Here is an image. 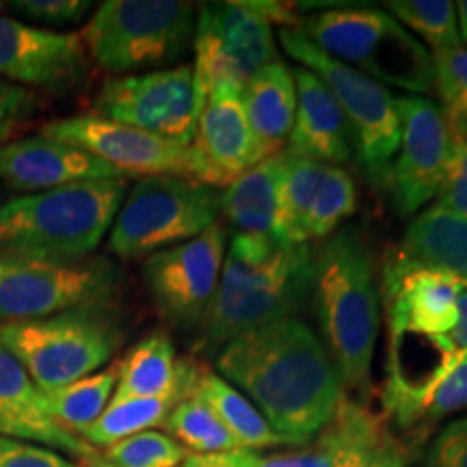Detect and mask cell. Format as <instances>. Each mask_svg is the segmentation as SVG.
Here are the masks:
<instances>
[{"label":"cell","instance_id":"6da1fadb","mask_svg":"<svg viewBox=\"0 0 467 467\" xmlns=\"http://www.w3.org/2000/svg\"><path fill=\"white\" fill-rule=\"evenodd\" d=\"M217 370L295 448L307 446L344 399L342 379L325 342L296 317L234 337L219 348Z\"/></svg>","mask_w":467,"mask_h":467},{"label":"cell","instance_id":"7a4b0ae2","mask_svg":"<svg viewBox=\"0 0 467 467\" xmlns=\"http://www.w3.org/2000/svg\"><path fill=\"white\" fill-rule=\"evenodd\" d=\"M307 244L282 247L271 234H234L213 301L200 320V348L217 350L244 331L295 317L312 290Z\"/></svg>","mask_w":467,"mask_h":467},{"label":"cell","instance_id":"3957f363","mask_svg":"<svg viewBox=\"0 0 467 467\" xmlns=\"http://www.w3.org/2000/svg\"><path fill=\"white\" fill-rule=\"evenodd\" d=\"M312 292L325 347L344 389L364 392L370 385L381 325L375 260L364 236L342 230L318 251L314 258Z\"/></svg>","mask_w":467,"mask_h":467},{"label":"cell","instance_id":"277c9868","mask_svg":"<svg viewBox=\"0 0 467 467\" xmlns=\"http://www.w3.org/2000/svg\"><path fill=\"white\" fill-rule=\"evenodd\" d=\"M126 197V178L93 180L0 203V254L74 265L100 247Z\"/></svg>","mask_w":467,"mask_h":467},{"label":"cell","instance_id":"5b68a950","mask_svg":"<svg viewBox=\"0 0 467 467\" xmlns=\"http://www.w3.org/2000/svg\"><path fill=\"white\" fill-rule=\"evenodd\" d=\"M124 323L109 306L74 307L46 318L0 325V344L44 394L107 366L124 342Z\"/></svg>","mask_w":467,"mask_h":467},{"label":"cell","instance_id":"8992f818","mask_svg":"<svg viewBox=\"0 0 467 467\" xmlns=\"http://www.w3.org/2000/svg\"><path fill=\"white\" fill-rule=\"evenodd\" d=\"M273 26L299 28L295 5L249 0L206 3L197 9L192 76L202 109L213 89L232 87L243 91L251 76L279 61Z\"/></svg>","mask_w":467,"mask_h":467},{"label":"cell","instance_id":"52a82bcc","mask_svg":"<svg viewBox=\"0 0 467 467\" xmlns=\"http://www.w3.org/2000/svg\"><path fill=\"white\" fill-rule=\"evenodd\" d=\"M197 7L182 0H107L80 31L87 55L113 76L165 69L192 46Z\"/></svg>","mask_w":467,"mask_h":467},{"label":"cell","instance_id":"ba28073f","mask_svg":"<svg viewBox=\"0 0 467 467\" xmlns=\"http://www.w3.org/2000/svg\"><path fill=\"white\" fill-rule=\"evenodd\" d=\"M299 31L325 55L411 93L433 89V58L422 44L381 9H327Z\"/></svg>","mask_w":467,"mask_h":467},{"label":"cell","instance_id":"9c48e42d","mask_svg":"<svg viewBox=\"0 0 467 467\" xmlns=\"http://www.w3.org/2000/svg\"><path fill=\"white\" fill-rule=\"evenodd\" d=\"M219 221V191L178 175L139 178L109 232V249L141 260L191 241Z\"/></svg>","mask_w":467,"mask_h":467},{"label":"cell","instance_id":"30bf717a","mask_svg":"<svg viewBox=\"0 0 467 467\" xmlns=\"http://www.w3.org/2000/svg\"><path fill=\"white\" fill-rule=\"evenodd\" d=\"M284 50L329 87L347 117L353 150L372 184H383L400 139L396 98L375 78L318 50L299 28H279Z\"/></svg>","mask_w":467,"mask_h":467},{"label":"cell","instance_id":"8fae6325","mask_svg":"<svg viewBox=\"0 0 467 467\" xmlns=\"http://www.w3.org/2000/svg\"><path fill=\"white\" fill-rule=\"evenodd\" d=\"M117 285V273L104 260L52 265L0 254V325L109 306Z\"/></svg>","mask_w":467,"mask_h":467},{"label":"cell","instance_id":"7c38bea8","mask_svg":"<svg viewBox=\"0 0 467 467\" xmlns=\"http://www.w3.org/2000/svg\"><path fill=\"white\" fill-rule=\"evenodd\" d=\"M200 113L195 76L192 66L186 63L109 78L93 100L91 115L191 145Z\"/></svg>","mask_w":467,"mask_h":467},{"label":"cell","instance_id":"4fadbf2b","mask_svg":"<svg viewBox=\"0 0 467 467\" xmlns=\"http://www.w3.org/2000/svg\"><path fill=\"white\" fill-rule=\"evenodd\" d=\"M225 244V227L217 221L197 238L145 258V288L165 323L178 329L200 325L217 290Z\"/></svg>","mask_w":467,"mask_h":467},{"label":"cell","instance_id":"5bb4252c","mask_svg":"<svg viewBox=\"0 0 467 467\" xmlns=\"http://www.w3.org/2000/svg\"><path fill=\"white\" fill-rule=\"evenodd\" d=\"M400 139L383 186L400 217L418 213L440 192L451 161V130L441 107L424 96L396 98Z\"/></svg>","mask_w":467,"mask_h":467},{"label":"cell","instance_id":"9a60e30c","mask_svg":"<svg viewBox=\"0 0 467 467\" xmlns=\"http://www.w3.org/2000/svg\"><path fill=\"white\" fill-rule=\"evenodd\" d=\"M42 137L72 145L128 175H178L191 180V145L169 141L98 115H76L42 126Z\"/></svg>","mask_w":467,"mask_h":467},{"label":"cell","instance_id":"2e32d148","mask_svg":"<svg viewBox=\"0 0 467 467\" xmlns=\"http://www.w3.org/2000/svg\"><path fill=\"white\" fill-rule=\"evenodd\" d=\"M80 31H52L0 16V78L28 91L63 93L89 72Z\"/></svg>","mask_w":467,"mask_h":467},{"label":"cell","instance_id":"e0dca14e","mask_svg":"<svg viewBox=\"0 0 467 467\" xmlns=\"http://www.w3.org/2000/svg\"><path fill=\"white\" fill-rule=\"evenodd\" d=\"M383 420L344 396L331 422L307 446L290 452H260L236 448L227 452L189 454L180 467H350Z\"/></svg>","mask_w":467,"mask_h":467},{"label":"cell","instance_id":"ac0fdd59","mask_svg":"<svg viewBox=\"0 0 467 467\" xmlns=\"http://www.w3.org/2000/svg\"><path fill=\"white\" fill-rule=\"evenodd\" d=\"M260 162L251 137L241 91L217 87L210 91L191 143V180L225 189Z\"/></svg>","mask_w":467,"mask_h":467},{"label":"cell","instance_id":"d6986e66","mask_svg":"<svg viewBox=\"0 0 467 467\" xmlns=\"http://www.w3.org/2000/svg\"><path fill=\"white\" fill-rule=\"evenodd\" d=\"M389 336H446L457 325L461 279L431 268L388 265L383 271Z\"/></svg>","mask_w":467,"mask_h":467},{"label":"cell","instance_id":"ffe728a7","mask_svg":"<svg viewBox=\"0 0 467 467\" xmlns=\"http://www.w3.org/2000/svg\"><path fill=\"white\" fill-rule=\"evenodd\" d=\"M121 178L126 175L96 156L42 134L0 145V182L28 195L93 180Z\"/></svg>","mask_w":467,"mask_h":467},{"label":"cell","instance_id":"44dd1931","mask_svg":"<svg viewBox=\"0 0 467 467\" xmlns=\"http://www.w3.org/2000/svg\"><path fill=\"white\" fill-rule=\"evenodd\" d=\"M0 437L42 443L50 451L87 461L96 451L55 422L46 405V394L28 377L25 366L0 344Z\"/></svg>","mask_w":467,"mask_h":467},{"label":"cell","instance_id":"7402d4cb","mask_svg":"<svg viewBox=\"0 0 467 467\" xmlns=\"http://www.w3.org/2000/svg\"><path fill=\"white\" fill-rule=\"evenodd\" d=\"M296 113L285 151L323 165L340 167L353 156V137L347 117L323 80L306 67L292 69Z\"/></svg>","mask_w":467,"mask_h":467},{"label":"cell","instance_id":"603a6c76","mask_svg":"<svg viewBox=\"0 0 467 467\" xmlns=\"http://www.w3.org/2000/svg\"><path fill=\"white\" fill-rule=\"evenodd\" d=\"M202 366L180 359L165 331H154L128 350L119 361L113 400L159 399L175 392L192 394Z\"/></svg>","mask_w":467,"mask_h":467},{"label":"cell","instance_id":"cb8c5ba5","mask_svg":"<svg viewBox=\"0 0 467 467\" xmlns=\"http://www.w3.org/2000/svg\"><path fill=\"white\" fill-rule=\"evenodd\" d=\"M241 100L260 161L282 154L296 113L295 74L288 63L273 61L243 87Z\"/></svg>","mask_w":467,"mask_h":467},{"label":"cell","instance_id":"d4e9b609","mask_svg":"<svg viewBox=\"0 0 467 467\" xmlns=\"http://www.w3.org/2000/svg\"><path fill=\"white\" fill-rule=\"evenodd\" d=\"M394 265L431 268L467 284V219L431 206L407 225Z\"/></svg>","mask_w":467,"mask_h":467},{"label":"cell","instance_id":"484cf974","mask_svg":"<svg viewBox=\"0 0 467 467\" xmlns=\"http://www.w3.org/2000/svg\"><path fill=\"white\" fill-rule=\"evenodd\" d=\"M284 171V151L255 162L219 192V214L236 234H271L275 221L277 186Z\"/></svg>","mask_w":467,"mask_h":467},{"label":"cell","instance_id":"4316f807","mask_svg":"<svg viewBox=\"0 0 467 467\" xmlns=\"http://www.w3.org/2000/svg\"><path fill=\"white\" fill-rule=\"evenodd\" d=\"M192 394L213 409L219 422L225 426L227 433L236 440L241 448L262 452L266 448L292 446L285 437L273 431V426L266 422V418L262 416L247 396L238 392L223 377L214 375L206 368H202Z\"/></svg>","mask_w":467,"mask_h":467},{"label":"cell","instance_id":"83f0119b","mask_svg":"<svg viewBox=\"0 0 467 467\" xmlns=\"http://www.w3.org/2000/svg\"><path fill=\"white\" fill-rule=\"evenodd\" d=\"M323 162L284 150V171L277 186L273 238L284 247L307 244V219L325 173Z\"/></svg>","mask_w":467,"mask_h":467},{"label":"cell","instance_id":"f1b7e54d","mask_svg":"<svg viewBox=\"0 0 467 467\" xmlns=\"http://www.w3.org/2000/svg\"><path fill=\"white\" fill-rule=\"evenodd\" d=\"M117 377H119V361L100 372L78 379L66 388L48 392L46 405H48L50 416L69 433H78L80 437L113 400Z\"/></svg>","mask_w":467,"mask_h":467},{"label":"cell","instance_id":"f546056e","mask_svg":"<svg viewBox=\"0 0 467 467\" xmlns=\"http://www.w3.org/2000/svg\"><path fill=\"white\" fill-rule=\"evenodd\" d=\"M186 396L191 394L175 392L159 396V399L110 400L102 416L80 435V440L96 451V448L113 446V443L143 433V431H151V426L165 422L171 409Z\"/></svg>","mask_w":467,"mask_h":467},{"label":"cell","instance_id":"4dcf8cb0","mask_svg":"<svg viewBox=\"0 0 467 467\" xmlns=\"http://www.w3.org/2000/svg\"><path fill=\"white\" fill-rule=\"evenodd\" d=\"M461 409H467V353L461 355L452 370L440 379L433 388L405 405L392 409L388 416L399 429L422 435L435 422L452 416Z\"/></svg>","mask_w":467,"mask_h":467},{"label":"cell","instance_id":"1f68e13d","mask_svg":"<svg viewBox=\"0 0 467 467\" xmlns=\"http://www.w3.org/2000/svg\"><path fill=\"white\" fill-rule=\"evenodd\" d=\"M162 426H165L167 435L191 454L227 452L241 448L236 440L227 433L225 426L219 422L213 409L202 399H197L195 394L180 400Z\"/></svg>","mask_w":467,"mask_h":467},{"label":"cell","instance_id":"d6a6232c","mask_svg":"<svg viewBox=\"0 0 467 467\" xmlns=\"http://www.w3.org/2000/svg\"><path fill=\"white\" fill-rule=\"evenodd\" d=\"M385 7L400 26L420 35L433 52L463 46L457 3H451V0H392Z\"/></svg>","mask_w":467,"mask_h":467},{"label":"cell","instance_id":"836d02e7","mask_svg":"<svg viewBox=\"0 0 467 467\" xmlns=\"http://www.w3.org/2000/svg\"><path fill=\"white\" fill-rule=\"evenodd\" d=\"M358 210V186L347 169L327 165L317 197L307 219V241L325 238L340 227L342 221L353 217Z\"/></svg>","mask_w":467,"mask_h":467},{"label":"cell","instance_id":"e575fe53","mask_svg":"<svg viewBox=\"0 0 467 467\" xmlns=\"http://www.w3.org/2000/svg\"><path fill=\"white\" fill-rule=\"evenodd\" d=\"M189 451L161 431H143L104 448L100 457L113 467H180Z\"/></svg>","mask_w":467,"mask_h":467},{"label":"cell","instance_id":"d590c367","mask_svg":"<svg viewBox=\"0 0 467 467\" xmlns=\"http://www.w3.org/2000/svg\"><path fill=\"white\" fill-rule=\"evenodd\" d=\"M433 87L448 124H467V46L431 52Z\"/></svg>","mask_w":467,"mask_h":467},{"label":"cell","instance_id":"8d00e7d4","mask_svg":"<svg viewBox=\"0 0 467 467\" xmlns=\"http://www.w3.org/2000/svg\"><path fill=\"white\" fill-rule=\"evenodd\" d=\"M451 161L433 206L467 219V124H448Z\"/></svg>","mask_w":467,"mask_h":467},{"label":"cell","instance_id":"74e56055","mask_svg":"<svg viewBox=\"0 0 467 467\" xmlns=\"http://www.w3.org/2000/svg\"><path fill=\"white\" fill-rule=\"evenodd\" d=\"M16 16L46 26L76 25L89 14L91 5L85 0H17L11 3Z\"/></svg>","mask_w":467,"mask_h":467},{"label":"cell","instance_id":"f35d334b","mask_svg":"<svg viewBox=\"0 0 467 467\" xmlns=\"http://www.w3.org/2000/svg\"><path fill=\"white\" fill-rule=\"evenodd\" d=\"M37 93L5 83L0 78V145L9 143L17 128H22L37 115Z\"/></svg>","mask_w":467,"mask_h":467},{"label":"cell","instance_id":"ab89813d","mask_svg":"<svg viewBox=\"0 0 467 467\" xmlns=\"http://www.w3.org/2000/svg\"><path fill=\"white\" fill-rule=\"evenodd\" d=\"M411 465V451L400 437L389 431L388 424L364 443L350 467H409Z\"/></svg>","mask_w":467,"mask_h":467},{"label":"cell","instance_id":"60d3db41","mask_svg":"<svg viewBox=\"0 0 467 467\" xmlns=\"http://www.w3.org/2000/svg\"><path fill=\"white\" fill-rule=\"evenodd\" d=\"M426 467H467V416L443 426L424 454Z\"/></svg>","mask_w":467,"mask_h":467},{"label":"cell","instance_id":"b9f144b4","mask_svg":"<svg viewBox=\"0 0 467 467\" xmlns=\"http://www.w3.org/2000/svg\"><path fill=\"white\" fill-rule=\"evenodd\" d=\"M0 467H83L37 443L0 437Z\"/></svg>","mask_w":467,"mask_h":467},{"label":"cell","instance_id":"7bdbcfd3","mask_svg":"<svg viewBox=\"0 0 467 467\" xmlns=\"http://www.w3.org/2000/svg\"><path fill=\"white\" fill-rule=\"evenodd\" d=\"M457 16H459L461 39L467 42V0H461V3H457Z\"/></svg>","mask_w":467,"mask_h":467},{"label":"cell","instance_id":"ee69618b","mask_svg":"<svg viewBox=\"0 0 467 467\" xmlns=\"http://www.w3.org/2000/svg\"><path fill=\"white\" fill-rule=\"evenodd\" d=\"M83 465H85V467H113V465L107 463V461H104V459L100 457V452H96V454H93V457L83 461Z\"/></svg>","mask_w":467,"mask_h":467},{"label":"cell","instance_id":"f6af8a7d","mask_svg":"<svg viewBox=\"0 0 467 467\" xmlns=\"http://www.w3.org/2000/svg\"><path fill=\"white\" fill-rule=\"evenodd\" d=\"M5 7V3H0V9H3Z\"/></svg>","mask_w":467,"mask_h":467}]
</instances>
